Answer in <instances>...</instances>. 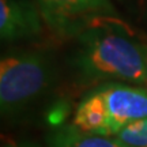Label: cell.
Wrapping results in <instances>:
<instances>
[{
    "instance_id": "cell-6",
    "label": "cell",
    "mask_w": 147,
    "mask_h": 147,
    "mask_svg": "<svg viewBox=\"0 0 147 147\" xmlns=\"http://www.w3.org/2000/svg\"><path fill=\"white\" fill-rule=\"evenodd\" d=\"M48 147H124L112 136L90 134L76 125L61 124L47 136Z\"/></svg>"
},
{
    "instance_id": "cell-9",
    "label": "cell",
    "mask_w": 147,
    "mask_h": 147,
    "mask_svg": "<svg viewBox=\"0 0 147 147\" xmlns=\"http://www.w3.org/2000/svg\"><path fill=\"white\" fill-rule=\"evenodd\" d=\"M3 147H14V146H12V144H4Z\"/></svg>"
},
{
    "instance_id": "cell-7",
    "label": "cell",
    "mask_w": 147,
    "mask_h": 147,
    "mask_svg": "<svg viewBox=\"0 0 147 147\" xmlns=\"http://www.w3.org/2000/svg\"><path fill=\"white\" fill-rule=\"evenodd\" d=\"M112 138L124 147H147V117L127 124Z\"/></svg>"
},
{
    "instance_id": "cell-5",
    "label": "cell",
    "mask_w": 147,
    "mask_h": 147,
    "mask_svg": "<svg viewBox=\"0 0 147 147\" xmlns=\"http://www.w3.org/2000/svg\"><path fill=\"white\" fill-rule=\"evenodd\" d=\"M44 22L38 4L27 0H0V36L5 41L38 36Z\"/></svg>"
},
{
    "instance_id": "cell-2",
    "label": "cell",
    "mask_w": 147,
    "mask_h": 147,
    "mask_svg": "<svg viewBox=\"0 0 147 147\" xmlns=\"http://www.w3.org/2000/svg\"><path fill=\"white\" fill-rule=\"evenodd\" d=\"M56 68L44 52L27 51L4 56L0 63V108L3 117H16L52 89Z\"/></svg>"
},
{
    "instance_id": "cell-8",
    "label": "cell",
    "mask_w": 147,
    "mask_h": 147,
    "mask_svg": "<svg viewBox=\"0 0 147 147\" xmlns=\"http://www.w3.org/2000/svg\"><path fill=\"white\" fill-rule=\"evenodd\" d=\"M140 44V48L143 51V56H144V60H146V64H147V38H143L142 41H139Z\"/></svg>"
},
{
    "instance_id": "cell-1",
    "label": "cell",
    "mask_w": 147,
    "mask_h": 147,
    "mask_svg": "<svg viewBox=\"0 0 147 147\" xmlns=\"http://www.w3.org/2000/svg\"><path fill=\"white\" fill-rule=\"evenodd\" d=\"M115 16L100 18L78 34L72 64L83 82H124L147 87V64L139 41L117 29Z\"/></svg>"
},
{
    "instance_id": "cell-3",
    "label": "cell",
    "mask_w": 147,
    "mask_h": 147,
    "mask_svg": "<svg viewBox=\"0 0 147 147\" xmlns=\"http://www.w3.org/2000/svg\"><path fill=\"white\" fill-rule=\"evenodd\" d=\"M48 27L59 36H78L100 18L115 16L112 0H37Z\"/></svg>"
},
{
    "instance_id": "cell-4",
    "label": "cell",
    "mask_w": 147,
    "mask_h": 147,
    "mask_svg": "<svg viewBox=\"0 0 147 147\" xmlns=\"http://www.w3.org/2000/svg\"><path fill=\"white\" fill-rule=\"evenodd\" d=\"M105 113L108 136L132 121L147 117V87L124 82H106L91 90Z\"/></svg>"
}]
</instances>
